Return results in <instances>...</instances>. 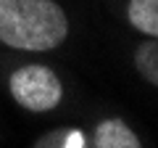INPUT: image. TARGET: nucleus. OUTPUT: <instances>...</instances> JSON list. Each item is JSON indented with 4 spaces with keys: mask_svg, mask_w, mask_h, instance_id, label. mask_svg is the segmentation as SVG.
I'll return each instance as SVG.
<instances>
[{
    "mask_svg": "<svg viewBox=\"0 0 158 148\" xmlns=\"http://www.w3.org/2000/svg\"><path fill=\"white\" fill-rule=\"evenodd\" d=\"M69 32L71 24L58 0H0V42L13 50H56Z\"/></svg>",
    "mask_w": 158,
    "mask_h": 148,
    "instance_id": "f257e3e1",
    "label": "nucleus"
},
{
    "mask_svg": "<svg viewBox=\"0 0 158 148\" xmlns=\"http://www.w3.org/2000/svg\"><path fill=\"white\" fill-rule=\"evenodd\" d=\"M8 90L16 106L29 114H48L63 101L61 77L45 63H24L13 69L8 77Z\"/></svg>",
    "mask_w": 158,
    "mask_h": 148,
    "instance_id": "f03ea898",
    "label": "nucleus"
},
{
    "mask_svg": "<svg viewBox=\"0 0 158 148\" xmlns=\"http://www.w3.org/2000/svg\"><path fill=\"white\" fill-rule=\"evenodd\" d=\"M87 146L92 148H140L142 140L124 119H103L95 124Z\"/></svg>",
    "mask_w": 158,
    "mask_h": 148,
    "instance_id": "7ed1b4c3",
    "label": "nucleus"
},
{
    "mask_svg": "<svg viewBox=\"0 0 158 148\" xmlns=\"http://www.w3.org/2000/svg\"><path fill=\"white\" fill-rule=\"evenodd\" d=\"M127 21L148 37H158V0H129Z\"/></svg>",
    "mask_w": 158,
    "mask_h": 148,
    "instance_id": "20e7f679",
    "label": "nucleus"
},
{
    "mask_svg": "<svg viewBox=\"0 0 158 148\" xmlns=\"http://www.w3.org/2000/svg\"><path fill=\"white\" fill-rule=\"evenodd\" d=\"M135 69L148 85L158 87V37L142 40L135 48Z\"/></svg>",
    "mask_w": 158,
    "mask_h": 148,
    "instance_id": "39448f33",
    "label": "nucleus"
},
{
    "mask_svg": "<svg viewBox=\"0 0 158 148\" xmlns=\"http://www.w3.org/2000/svg\"><path fill=\"white\" fill-rule=\"evenodd\" d=\"M34 146H63V148H69V146H87L85 143V137H82V132H71V130H56V132H48V135H42V137H37V143Z\"/></svg>",
    "mask_w": 158,
    "mask_h": 148,
    "instance_id": "423d86ee",
    "label": "nucleus"
}]
</instances>
